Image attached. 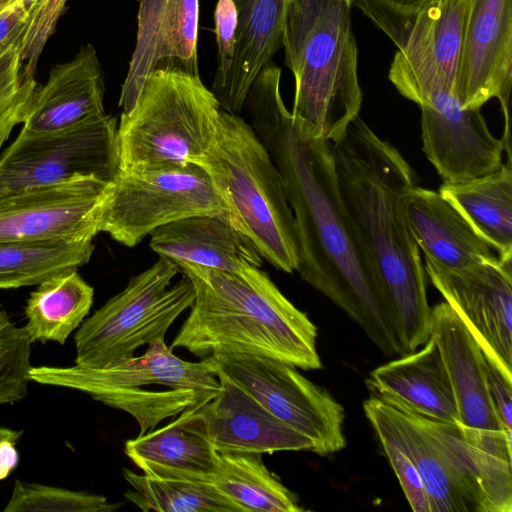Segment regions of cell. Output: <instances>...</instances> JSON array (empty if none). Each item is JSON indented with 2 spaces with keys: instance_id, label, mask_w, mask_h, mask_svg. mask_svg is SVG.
<instances>
[{
  "instance_id": "obj_43",
  "label": "cell",
  "mask_w": 512,
  "mask_h": 512,
  "mask_svg": "<svg viewBox=\"0 0 512 512\" xmlns=\"http://www.w3.org/2000/svg\"><path fill=\"white\" fill-rule=\"evenodd\" d=\"M21 434L22 431L0 427V442L3 440H12L17 443Z\"/></svg>"
},
{
  "instance_id": "obj_2",
  "label": "cell",
  "mask_w": 512,
  "mask_h": 512,
  "mask_svg": "<svg viewBox=\"0 0 512 512\" xmlns=\"http://www.w3.org/2000/svg\"><path fill=\"white\" fill-rule=\"evenodd\" d=\"M339 190L377 277L402 355L430 337L427 275L403 207L415 172L402 154L356 117L331 142Z\"/></svg>"
},
{
  "instance_id": "obj_19",
  "label": "cell",
  "mask_w": 512,
  "mask_h": 512,
  "mask_svg": "<svg viewBox=\"0 0 512 512\" xmlns=\"http://www.w3.org/2000/svg\"><path fill=\"white\" fill-rule=\"evenodd\" d=\"M366 383L372 396L399 411L459 425L451 382L430 337L419 351L375 368Z\"/></svg>"
},
{
  "instance_id": "obj_34",
  "label": "cell",
  "mask_w": 512,
  "mask_h": 512,
  "mask_svg": "<svg viewBox=\"0 0 512 512\" xmlns=\"http://www.w3.org/2000/svg\"><path fill=\"white\" fill-rule=\"evenodd\" d=\"M32 340L8 314L0 318V405L24 399L30 382Z\"/></svg>"
},
{
  "instance_id": "obj_15",
  "label": "cell",
  "mask_w": 512,
  "mask_h": 512,
  "mask_svg": "<svg viewBox=\"0 0 512 512\" xmlns=\"http://www.w3.org/2000/svg\"><path fill=\"white\" fill-rule=\"evenodd\" d=\"M512 84V0H468L455 91L466 109L498 98L510 137L508 105Z\"/></svg>"
},
{
  "instance_id": "obj_21",
  "label": "cell",
  "mask_w": 512,
  "mask_h": 512,
  "mask_svg": "<svg viewBox=\"0 0 512 512\" xmlns=\"http://www.w3.org/2000/svg\"><path fill=\"white\" fill-rule=\"evenodd\" d=\"M104 78L95 48L81 47L69 62L55 65L36 88L23 128L33 132L67 129L103 115Z\"/></svg>"
},
{
  "instance_id": "obj_20",
  "label": "cell",
  "mask_w": 512,
  "mask_h": 512,
  "mask_svg": "<svg viewBox=\"0 0 512 512\" xmlns=\"http://www.w3.org/2000/svg\"><path fill=\"white\" fill-rule=\"evenodd\" d=\"M407 414L445 457L472 512L512 511V453L467 439L459 425Z\"/></svg>"
},
{
  "instance_id": "obj_1",
  "label": "cell",
  "mask_w": 512,
  "mask_h": 512,
  "mask_svg": "<svg viewBox=\"0 0 512 512\" xmlns=\"http://www.w3.org/2000/svg\"><path fill=\"white\" fill-rule=\"evenodd\" d=\"M280 78L273 63L263 67L242 111L280 174L297 232V272L355 321L385 356H401L377 277L341 198L331 142L297 131L281 96Z\"/></svg>"
},
{
  "instance_id": "obj_24",
  "label": "cell",
  "mask_w": 512,
  "mask_h": 512,
  "mask_svg": "<svg viewBox=\"0 0 512 512\" xmlns=\"http://www.w3.org/2000/svg\"><path fill=\"white\" fill-rule=\"evenodd\" d=\"M200 408L186 410L167 425L126 441L125 454L144 474L209 482L217 451L207 437Z\"/></svg>"
},
{
  "instance_id": "obj_30",
  "label": "cell",
  "mask_w": 512,
  "mask_h": 512,
  "mask_svg": "<svg viewBox=\"0 0 512 512\" xmlns=\"http://www.w3.org/2000/svg\"><path fill=\"white\" fill-rule=\"evenodd\" d=\"M467 4L468 0H435L420 9L393 40L400 51L434 60L454 90Z\"/></svg>"
},
{
  "instance_id": "obj_7",
  "label": "cell",
  "mask_w": 512,
  "mask_h": 512,
  "mask_svg": "<svg viewBox=\"0 0 512 512\" xmlns=\"http://www.w3.org/2000/svg\"><path fill=\"white\" fill-rule=\"evenodd\" d=\"M222 107L200 76L157 69L117 125L119 171L177 168L213 143Z\"/></svg>"
},
{
  "instance_id": "obj_18",
  "label": "cell",
  "mask_w": 512,
  "mask_h": 512,
  "mask_svg": "<svg viewBox=\"0 0 512 512\" xmlns=\"http://www.w3.org/2000/svg\"><path fill=\"white\" fill-rule=\"evenodd\" d=\"M219 381L218 394L200 408L207 437L216 451L314 452L309 438L278 419L220 369Z\"/></svg>"
},
{
  "instance_id": "obj_9",
  "label": "cell",
  "mask_w": 512,
  "mask_h": 512,
  "mask_svg": "<svg viewBox=\"0 0 512 512\" xmlns=\"http://www.w3.org/2000/svg\"><path fill=\"white\" fill-rule=\"evenodd\" d=\"M172 260L159 259L133 276L127 286L80 325L74 341L75 364L102 368L134 356L135 351L164 339L172 323L195 299L191 281Z\"/></svg>"
},
{
  "instance_id": "obj_46",
  "label": "cell",
  "mask_w": 512,
  "mask_h": 512,
  "mask_svg": "<svg viewBox=\"0 0 512 512\" xmlns=\"http://www.w3.org/2000/svg\"><path fill=\"white\" fill-rule=\"evenodd\" d=\"M24 1H30V2H34L35 0H24Z\"/></svg>"
},
{
  "instance_id": "obj_12",
  "label": "cell",
  "mask_w": 512,
  "mask_h": 512,
  "mask_svg": "<svg viewBox=\"0 0 512 512\" xmlns=\"http://www.w3.org/2000/svg\"><path fill=\"white\" fill-rule=\"evenodd\" d=\"M219 369L254 396L282 422L303 434L314 453L328 455L346 445L344 408L297 367L270 357L244 353L212 355Z\"/></svg>"
},
{
  "instance_id": "obj_13",
  "label": "cell",
  "mask_w": 512,
  "mask_h": 512,
  "mask_svg": "<svg viewBox=\"0 0 512 512\" xmlns=\"http://www.w3.org/2000/svg\"><path fill=\"white\" fill-rule=\"evenodd\" d=\"M424 269L487 360L512 381V258L497 257L460 270L425 258Z\"/></svg>"
},
{
  "instance_id": "obj_22",
  "label": "cell",
  "mask_w": 512,
  "mask_h": 512,
  "mask_svg": "<svg viewBox=\"0 0 512 512\" xmlns=\"http://www.w3.org/2000/svg\"><path fill=\"white\" fill-rule=\"evenodd\" d=\"M412 237L425 258L460 270L497 259L492 247L438 191L413 186L403 199Z\"/></svg>"
},
{
  "instance_id": "obj_14",
  "label": "cell",
  "mask_w": 512,
  "mask_h": 512,
  "mask_svg": "<svg viewBox=\"0 0 512 512\" xmlns=\"http://www.w3.org/2000/svg\"><path fill=\"white\" fill-rule=\"evenodd\" d=\"M110 182L80 176L0 197V241L93 239Z\"/></svg>"
},
{
  "instance_id": "obj_31",
  "label": "cell",
  "mask_w": 512,
  "mask_h": 512,
  "mask_svg": "<svg viewBox=\"0 0 512 512\" xmlns=\"http://www.w3.org/2000/svg\"><path fill=\"white\" fill-rule=\"evenodd\" d=\"M93 239L0 241V289L38 285L88 263Z\"/></svg>"
},
{
  "instance_id": "obj_39",
  "label": "cell",
  "mask_w": 512,
  "mask_h": 512,
  "mask_svg": "<svg viewBox=\"0 0 512 512\" xmlns=\"http://www.w3.org/2000/svg\"><path fill=\"white\" fill-rule=\"evenodd\" d=\"M218 68L212 88L218 86L231 67L238 28V11L233 0H218L214 11Z\"/></svg>"
},
{
  "instance_id": "obj_36",
  "label": "cell",
  "mask_w": 512,
  "mask_h": 512,
  "mask_svg": "<svg viewBox=\"0 0 512 512\" xmlns=\"http://www.w3.org/2000/svg\"><path fill=\"white\" fill-rule=\"evenodd\" d=\"M66 0H35L30 6L28 24L21 40L22 81L34 79L39 57L53 33Z\"/></svg>"
},
{
  "instance_id": "obj_26",
  "label": "cell",
  "mask_w": 512,
  "mask_h": 512,
  "mask_svg": "<svg viewBox=\"0 0 512 512\" xmlns=\"http://www.w3.org/2000/svg\"><path fill=\"white\" fill-rule=\"evenodd\" d=\"M363 409L375 433L390 438L411 459L421 476L432 512H472L445 457L407 413L374 396L363 402Z\"/></svg>"
},
{
  "instance_id": "obj_8",
  "label": "cell",
  "mask_w": 512,
  "mask_h": 512,
  "mask_svg": "<svg viewBox=\"0 0 512 512\" xmlns=\"http://www.w3.org/2000/svg\"><path fill=\"white\" fill-rule=\"evenodd\" d=\"M388 78L421 110L422 150L443 182H459L498 170L505 145L489 130L481 109L460 104L437 63L397 51Z\"/></svg>"
},
{
  "instance_id": "obj_38",
  "label": "cell",
  "mask_w": 512,
  "mask_h": 512,
  "mask_svg": "<svg viewBox=\"0 0 512 512\" xmlns=\"http://www.w3.org/2000/svg\"><path fill=\"white\" fill-rule=\"evenodd\" d=\"M435 0H353L363 13L392 40L423 7Z\"/></svg>"
},
{
  "instance_id": "obj_45",
  "label": "cell",
  "mask_w": 512,
  "mask_h": 512,
  "mask_svg": "<svg viewBox=\"0 0 512 512\" xmlns=\"http://www.w3.org/2000/svg\"><path fill=\"white\" fill-rule=\"evenodd\" d=\"M6 314H7V312L4 309H2V307L0 305V318H2Z\"/></svg>"
},
{
  "instance_id": "obj_17",
  "label": "cell",
  "mask_w": 512,
  "mask_h": 512,
  "mask_svg": "<svg viewBox=\"0 0 512 512\" xmlns=\"http://www.w3.org/2000/svg\"><path fill=\"white\" fill-rule=\"evenodd\" d=\"M430 338L436 343L447 370L464 436L470 440H512L492 403L486 357L447 302L431 308Z\"/></svg>"
},
{
  "instance_id": "obj_27",
  "label": "cell",
  "mask_w": 512,
  "mask_h": 512,
  "mask_svg": "<svg viewBox=\"0 0 512 512\" xmlns=\"http://www.w3.org/2000/svg\"><path fill=\"white\" fill-rule=\"evenodd\" d=\"M439 194L451 203L500 258H512L511 158L489 174L443 182Z\"/></svg>"
},
{
  "instance_id": "obj_37",
  "label": "cell",
  "mask_w": 512,
  "mask_h": 512,
  "mask_svg": "<svg viewBox=\"0 0 512 512\" xmlns=\"http://www.w3.org/2000/svg\"><path fill=\"white\" fill-rule=\"evenodd\" d=\"M376 435L411 509L415 512H432L421 476L411 459L390 438L381 433H376Z\"/></svg>"
},
{
  "instance_id": "obj_44",
  "label": "cell",
  "mask_w": 512,
  "mask_h": 512,
  "mask_svg": "<svg viewBox=\"0 0 512 512\" xmlns=\"http://www.w3.org/2000/svg\"><path fill=\"white\" fill-rule=\"evenodd\" d=\"M16 0H0V14L11 6Z\"/></svg>"
},
{
  "instance_id": "obj_6",
  "label": "cell",
  "mask_w": 512,
  "mask_h": 512,
  "mask_svg": "<svg viewBox=\"0 0 512 512\" xmlns=\"http://www.w3.org/2000/svg\"><path fill=\"white\" fill-rule=\"evenodd\" d=\"M192 163L207 172L230 222L252 241L261 258L280 271H297L294 216L280 174L247 120L222 110L213 143Z\"/></svg>"
},
{
  "instance_id": "obj_47",
  "label": "cell",
  "mask_w": 512,
  "mask_h": 512,
  "mask_svg": "<svg viewBox=\"0 0 512 512\" xmlns=\"http://www.w3.org/2000/svg\"><path fill=\"white\" fill-rule=\"evenodd\" d=\"M348 1H349L351 4H352V2H353V0H348Z\"/></svg>"
},
{
  "instance_id": "obj_23",
  "label": "cell",
  "mask_w": 512,
  "mask_h": 512,
  "mask_svg": "<svg viewBox=\"0 0 512 512\" xmlns=\"http://www.w3.org/2000/svg\"><path fill=\"white\" fill-rule=\"evenodd\" d=\"M150 248L176 264L189 263L232 273L261 267L252 241L220 215H196L154 229Z\"/></svg>"
},
{
  "instance_id": "obj_11",
  "label": "cell",
  "mask_w": 512,
  "mask_h": 512,
  "mask_svg": "<svg viewBox=\"0 0 512 512\" xmlns=\"http://www.w3.org/2000/svg\"><path fill=\"white\" fill-rule=\"evenodd\" d=\"M118 171L117 124L111 115L52 132L22 127L0 155V197L80 176L111 182Z\"/></svg>"
},
{
  "instance_id": "obj_16",
  "label": "cell",
  "mask_w": 512,
  "mask_h": 512,
  "mask_svg": "<svg viewBox=\"0 0 512 512\" xmlns=\"http://www.w3.org/2000/svg\"><path fill=\"white\" fill-rule=\"evenodd\" d=\"M135 49L122 85L119 106L130 111L157 69L199 76V0H138Z\"/></svg>"
},
{
  "instance_id": "obj_25",
  "label": "cell",
  "mask_w": 512,
  "mask_h": 512,
  "mask_svg": "<svg viewBox=\"0 0 512 512\" xmlns=\"http://www.w3.org/2000/svg\"><path fill=\"white\" fill-rule=\"evenodd\" d=\"M238 28L233 61L224 80L212 92L222 109L240 115L248 91L264 66L282 45L292 0H233Z\"/></svg>"
},
{
  "instance_id": "obj_29",
  "label": "cell",
  "mask_w": 512,
  "mask_h": 512,
  "mask_svg": "<svg viewBox=\"0 0 512 512\" xmlns=\"http://www.w3.org/2000/svg\"><path fill=\"white\" fill-rule=\"evenodd\" d=\"M209 482L239 512H300L297 497L268 470L262 454L218 452Z\"/></svg>"
},
{
  "instance_id": "obj_33",
  "label": "cell",
  "mask_w": 512,
  "mask_h": 512,
  "mask_svg": "<svg viewBox=\"0 0 512 512\" xmlns=\"http://www.w3.org/2000/svg\"><path fill=\"white\" fill-rule=\"evenodd\" d=\"M120 506L98 494L15 480L4 512H111Z\"/></svg>"
},
{
  "instance_id": "obj_35",
  "label": "cell",
  "mask_w": 512,
  "mask_h": 512,
  "mask_svg": "<svg viewBox=\"0 0 512 512\" xmlns=\"http://www.w3.org/2000/svg\"><path fill=\"white\" fill-rule=\"evenodd\" d=\"M21 40L0 54V148L14 127L23 124L37 88L34 79L22 81Z\"/></svg>"
},
{
  "instance_id": "obj_32",
  "label": "cell",
  "mask_w": 512,
  "mask_h": 512,
  "mask_svg": "<svg viewBox=\"0 0 512 512\" xmlns=\"http://www.w3.org/2000/svg\"><path fill=\"white\" fill-rule=\"evenodd\" d=\"M123 476L131 487L124 496L145 512H239L210 482L140 475L127 468Z\"/></svg>"
},
{
  "instance_id": "obj_3",
  "label": "cell",
  "mask_w": 512,
  "mask_h": 512,
  "mask_svg": "<svg viewBox=\"0 0 512 512\" xmlns=\"http://www.w3.org/2000/svg\"><path fill=\"white\" fill-rule=\"evenodd\" d=\"M177 265L191 281L195 299L171 349L184 348L199 358L244 353L304 370L322 367L316 326L259 267L232 273L189 263Z\"/></svg>"
},
{
  "instance_id": "obj_5",
  "label": "cell",
  "mask_w": 512,
  "mask_h": 512,
  "mask_svg": "<svg viewBox=\"0 0 512 512\" xmlns=\"http://www.w3.org/2000/svg\"><path fill=\"white\" fill-rule=\"evenodd\" d=\"M30 381L83 392L106 406L122 410L139 425L140 434L168 418L198 409L220 391L219 367L212 356L197 362L177 357L164 339L144 354L102 368L36 366Z\"/></svg>"
},
{
  "instance_id": "obj_4",
  "label": "cell",
  "mask_w": 512,
  "mask_h": 512,
  "mask_svg": "<svg viewBox=\"0 0 512 512\" xmlns=\"http://www.w3.org/2000/svg\"><path fill=\"white\" fill-rule=\"evenodd\" d=\"M348 0H292L282 46L295 81L291 117L303 136L337 140L359 116L362 91Z\"/></svg>"
},
{
  "instance_id": "obj_42",
  "label": "cell",
  "mask_w": 512,
  "mask_h": 512,
  "mask_svg": "<svg viewBox=\"0 0 512 512\" xmlns=\"http://www.w3.org/2000/svg\"><path fill=\"white\" fill-rule=\"evenodd\" d=\"M15 445L12 440L0 442V480L5 479L18 464L19 453Z\"/></svg>"
},
{
  "instance_id": "obj_40",
  "label": "cell",
  "mask_w": 512,
  "mask_h": 512,
  "mask_svg": "<svg viewBox=\"0 0 512 512\" xmlns=\"http://www.w3.org/2000/svg\"><path fill=\"white\" fill-rule=\"evenodd\" d=\"M486 373L490 396L504 429L512 434V381L503 376L486 358Z\"/></svg>"
},
{
  "instance_id": "obj_10",
  "label": "cell",
  "mask_w": 512,
  "mask_h": 512,
  "mask_svg": "<svg viewBox=\"0 0 512 512\" xmlns=\"http://www.w3.org/2000/svg\"><path fill=\"white\" fill-rule=\"evenodd\" d=\"M196 215H220L230 221L225 204L199 165L118 171L102 202L99 231L134 247L154 229Z\"/></svg>"
},
{
  "instance_id": "obj_28",
  "label": "cell",
  "mask_w": 512,
  "mask_h": 512,
  "mask_svg": "<svg viewBox=\"0 0 512 512\" xmlns=\"http://www.w3.org/2000/svg\"><path fill=\"white\" fill-rule=\"evenodd\" d=\"M93 297L94 289L77 270L60 273L38 284L25 306L24 327L32 342L65 344L88 315Z\"/></svg>"
},
{
  "instance_id": "obj_41",
  "label": "cell",
  "mask_w": 512,
  "mask_h": 512,
  "mask_svg": "<svg viewBox=\"0 0 512 512\" xmlns=\"http://www.w3.org/2000/svg\"><path fill=\"white\" fill-rule=\"evenodd\" d=\"M32 2L16 0L0 14V54L22 38L28 24Z\"/></svg>"
}]
</instances>
